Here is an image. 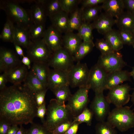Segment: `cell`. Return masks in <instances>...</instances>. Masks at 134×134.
Returning <instances> with one entry per match:
<instances>
[{
    "label": "cell",
    "mask_w": 134,
    "mask_h": 134,
    "mask_svg": "<svg viewBox=\"0 0 134 134\" xmlns=\"http://www.w3.org/2000/svg\"><path fill=\"white\" fill-rule=\"evenodd\" d=\"M37 107L34 94L23 84L0 90V120L11 125L33 123Z\"/></svg>",
    "instance_id": "6da1fadb"
},
{
    "label": "cell",
    "mask_w": 134,
    "mask_h": 134,
    "mask_svg": "<svg viewBox=\"0 0 134 134\" xmlns=\"http://www.w3.org/2000/svg\"><path fill=\"white\" fill-rule=\"evenodd\" d=\"M46 115L43 125L51 133L59 125L73 120V117L66 105L59 104L56 99H52L50 100L47 108Z\"/></svg>",
    "instance_id": "7a4b0ae2"
},
{
    "label": "cell",
    "mask_w": 134,
    "mask_h": 134,
    "mask_svg": "<svg viewBox=\"0 0 134 134\" xmlns=\"http://www.w3.org/2000/svg\"><path fill=\"white\" fill-rule=\"evenodd\" d=\"M107 121L121 132L134 127V112L128 106L116 107L110 111Z\"/></svg>",
    "instance_id": "3957f363"
},
{
    "label": "cell",
    "mask_w": 134,
    "mask_h": 134,
    "mask_svg": "<svg viewBox=\"0 0 134 134\" xmlns=\"http://www.w3.org/2000/svg\"><path fill=\"white\" fill-rule=\"evenodd\" d=\"M1 7L5 12L8 18L15 25L29 29L33 24L30 12L15 2H4Z\"/></svg>",
    "instance_id": "277c9868"
},
{
    "label": "cell",
    "mask_w": 134,
    "mask_h": 134,
    "mask_svg": "<svg viewBox=\"0 0 134 134\" xmlns=\"http://www.w3.org/2000/svg\"><path fill=\"white\" fill-rule=\"evenodd\" d=\"M90 89L88 86L79 88L68 100L66 106L73 117L80 114L87 107L89 101L88 93Z\"/></svg>",
    "instance_id": "5b68a950"
},
{
    "label": "cell",
    "mask_w": 134,
    "mask_h": 134,
    "mask_svg": "<svg viewBox=\"0 0 134 134\" xmlns=\"http://www.w3.org/2000/svg\"><path fill=\"white\" fill-rule=\"evenodd\" d=\"M89 70L86 63L77 62L68 71L69 86L79 88L87 86Z\"/></svg>",
    "instance_id": "8992f818"
},
{
    "label": "cell",
    "mask_w": 134,
    "mask_h": 134,
    "mask_svg": "<svg viewBox=\"0 0 134 134\" xmlns=\"http://www.w3.org/2000/svg\"><path fill=\"white\" fill-rule=\"evenodd\" d=\"M27 49V56L33 63H48L52 54L42 38L31 41Z\"/></svg>",
    "instance_id": "52a82bcc"
},
{
    "label": "cell",
    "mask_w": 134,
    "mask_h": 134,
    "mask_svg": "<svg viewBox=\"0 0 134 134\" xmlns=\"http://www.w3.org/2000/svg\"><path fill=\"white\" fill-rule=\"evenodd\" d=\"M74 61V56L63 47L52 53L48 64L53 69L68 72Z\"/></svg>",
    "instance_id": "ba28073f"
},
{
    "label": "cell",
    "mask_w": 134,
    "mask_h": 134,
    "mask_svg": "<svg viewBox=\"0 0 134 134\" xmlns=\"http://www.w3.org/2000/svg\"><path fill=\"white\" fill-rule=\"evenodd\" d=\"M97 63L107 73L122 70L127 65L122 54L119 51L101 54Z\"/></svg>",
    "instance_id": "9c48e42d"
},
{
    "label": "cell",
    "mask_w": 134,
    "mask_h": 134,
    "mask_svg": "<svg viewBox=\"0 0 134 134\" xmlns=\"http://www.w3.org/2000/svg\"><path fill=\"white\" fill-rule=\"evenodd\" d=\"M95 97L90 105V109L97 121H105L110 112V103L103 92L95 93Z\"/></svg>",
    "instance_id": "30bf717a"
},
{
    "label": "cell",
    "mask_w": 134,
    "mask_h": 134,
    "mask_svg": "<svg viewBox=\"0 0 134 134\" xmlns=\"http://www.w3.org/2000/svg\"><path fill=\"white\" fill-rule=\"evenodd\" d=\"M107 73L97 63L89 70L87 86L95 93L105 90Z\"/></svg>",
    "instance_id": "8fae6325"
},
{
    "label": "cell",
    "mask_w": 134,
    "mask_h": 134,
    "mask_svg": "<svg viewBox=\"0 0 134 134\" xmlns=\"http://www.w3.org/2000/svg\"><path fill=\"white\" fill-rule=\"evenodd\" d=\"M131 87L128 84H120L109 90L106 97L108 101L116 107L123 106L129 101Z\"/></svg>",
    "instance_id": "7c38bea8"
},
{
    "label": "cell",
    "mask_w": 134,
    "mask_h": 134,
    "mask_svg": "<svg viewBox=\"0 0 134 134\" xmlns=\"http://www.w3.org/2000/svg\"><path fill=\"white\" fill-rule=\"evenodd\" d=\"M21 61L12 50L6 48H0V72H6L22 64Z\"/></svg>",
    "instance_id": "4fadbf2b"
},
{
    "label": "cell",
    "mask_w": 134,
    "mask_h": 134,
    "mask_svg": "<svg viewBox=\"0 0 134 134\" xmlns=\"http://www.w3.org/2000/svg\"><path fill=\"white\" fill-rule=\"evenodd\" d=\"M61 33L52 25L46 30L42 39L52 53L63 47Z\"/></svg>",
    "instance_id": "5bb4252c"
},
{
    "label": "cell",
    "mask_w": 134,
    "mask_h": 134,
    "mask_svg": "<svg viewBox=\"0 0 134 134\" xmlns=\"http://www.w3.org/2000/svg\"><path fill=\"white\" fill-rule=\"evenodd\" d=\"M116 23V19L104 12L99 15L91 24L93 29H96L99 33L104 35L112 29Z\"/></svg>",
    "instance_id": "9a60e30c"
},
{
    "label": "cell",
    "mask_w": 134,
    "mask_h": 134,
    "mask_svg": "<svg viewBox=\"0 0 134 134\" xmlns=\"http://www.w3.org/2000/svg\"><path fill=\"white\" fill-rule=\"evenodd\" d=\"M67 72L54 69L50 70L48 80V89H50L52 91L61 86L69 85Z\"/></svg>",
    "instance_id": "2e32d148"
},
{
    "label": "cell",
    "mask_w": 134,
    "mask_h": 134,
    "mask_svg": "<svg viewBox=\"0 0 134 134\" xmlns=\"http://www.w3.org/2000/svg\"><path fill=\"white\" fill-rule=\"evenodd\" d=\"M129 72L122 70L107 73L105 89L109 90L126 81H130Z\"/></svg>",
    "instance_id": "e0dca14e"
},
{
    "label": "cell",
    "mask_w": 134,
    "mask_h": 134,
    "mask_svg": "<svg viewBox=\"0 0 134 134\" xmlns=\"http://www.w3.org/2000/svg\"><path fill=\"white\" fill-rule=\"evenodd\" d=\"M28 72L27 67L22 64L5 73L8 82L13 85H18L24 81Z\"/></svg>",
    "instance_id": "ac0fdd59"
},
{
    "label": "cell",
    "mask_w": 134,
    "mask_h": 134,
    "mask_svg": "<svg viewBox=\"0 0 134 134\" xmlns=\"http://www.w3.org/2000/svg\"><path fill=\"white\" fill-rule=\"evenodd\" d=\"M82 41L77 33L68 32L62 38L63 47L74 56Z\"/></svg>",
    "instance_id": "d6986e66"
},
{
    "label": "cell",
    "mask_w": 134,
    "mask_h": 134,
    "mask_svg": "<svg viewBox=\"0 0 134 134\" xmlns=\"http://www.w3.org/2000/svg\"><path fill=\"white\" fill-rule=\"evenodd\" d=\"M104 12L117 18L124 11L123 0H105L101 5Z\"/></svg>",
    "instance_id": "ffe728a7"
},
{
    "label": "cell",
    "mask_w": 134,
    "mask_h": 134,
    "mask_svg": "<svg viewBox=\"0 0 134 134\" xmlns=\"http://www.w3.org/2000/svg\"><path fill=\"white\" fill-rule=\"evenodd\" d=\"M29 29L14 25L13 42L26 49L31 44Z\"/></svg>",
    "instance_id": "44dd1931"
},
{
    "label": "cell",
    "mask_w": 134,
    "mask_h": 134,
    "mask_svg": "<svg viewBox=\"0 0 134 134\" xmlns=\"http://www.w3.org/2000/svg\"><path fill=\"white\" fill-rule=\"evenodd\" d=\"M49 67L48 63H34L31 70L47 87L48 79L51 70Z\"/></svg>",
    "instance_id": "7402d4cb"
},
{
    "label": "cell",
    "mask_w": 134,
    "mask_h": 134,
    "mask_svg": "<svg viewBox=\"0 0 134 134\" xmlns=\"http://www.w3.org/2000/svg\"><path fill=\"white\" fill-rule=\"evenodd\" d=\"M24 83V85L34 94L48 89V87L41 82L31 70L28 72Z\"/></svg>",
    "instance_id": "603a6c76"
},
{
    "label": "cell",
    "mask_w": 134,
    "mask_h": 134,
    "mask_svg": "<svg viewBox=\"0 0 134 134\" xmlns=\"http://www.w3.org/2000/svg\"><path fill=\"white\" fill-rule=\"evenodd\" d=\"M50 18L52 25L61 33L68 32L69 19L68 14L61 11Z\"/></svg>",
    "instance_id": "cb8c5ba5"
},
{
    "label": "cell",
    "mask_w": 134,
    "mask_h": 134,
    "mask_svg": "<svg viewBox=\"0 0 134 134\" xmlns=\"http://www.w3.org/2000/svg\"><path fill=\"white\" fill-rule=\"evenodd\" d=\"M119 30L133 32L134 31V15L129 12H124L116 19Z\"/></svg>",
    "instance_id": "d4e9b609"
},
{
    "label": "cell",
    "mask_w": 134,
    "mask_h": 134,
    "mask_svg": "<svg viewBox=\"0 0 134 134\" xmlns=\"http://www.w3.org/2000/svg\"><path fill=\"white\" fill-rule=\"evenodd\" d=\"M29 12L33 24L45 23L46 15L40 0L35 1V3L32 6Z\"/></svg>",
    "instance_id": "484cf974"
},
{
    "label": "cell",
    "mask_w": 134,
    "mask_h": 134,
    "mask_svg": "<svg viewBox=\"0 0 134 134\" xmlns=\"http://www.w3.org/2000/svg\"><path fill=\"white\" fill-rule=\"evenodd\" d=\"M104 35V39L109 43L115 51H119L123 48L124 44L118 30L112 29Z\"/></svg>",
    "instance_id": "4316f807"
},
{
    "label": "cell",
    "mask_w": 134,
    "mask_h": 134,
    "mask_svg": "<svg viewBox=\"0 0 134 134\" xmlns=\"http://www.w3.org/2000/svg\"><path fill=\"white\" fill-rule=\"evenodd\" d=\"M82 11L81 8H80L77 7L70 13L69 19L68 32H73L79 29L82 22Z\"/></svg>",
    "instance_id": "83f0119b"
},
{
    "label": "cell",
    "mask_w": 134,
    "mask_h": 134,
    "mask_svg": "<svg viewBox=\"0 0 134 134\" xmlns=\"http://www.w3.org/2000/svg\"><path fill=\"white\" fill-rule=\"evenodd\" d=\"M82 9V22L90 23V22L94 21L97 18L102 8V5H99Z\"/></svg>",
    "instance_id": "f1b7e54d"
},
{
    "label": "cell",
    "mask_w": 134,
    "mask_h": 134,
    "mask_svg": "<svg viewBox=\"0 0 134 134\" xmlns=\"http://www.w3.org/2000/svg\"><path fill=\"white\" fill-rule=\"evenodd\" d=\"M46 15L49 18L62 11L60 0H41Z\"/></svg>",
    "instance_id": "f546056e"
},
{
    "label": "cell",
    "mask_w": 134,
    "mask_h": 134,
    "mask_svg": "<svg viewBox=\"0 0 134 134\" xmlns=\"http://www.w3.org/2000/svg\"><path fill=\"white\" fill-rule=\"evenodd\" d=\"M69 86V85L63 86L52 91L57 101L61 105H66L65 102L68 100L72 95Z\"/></svg>",
    "instance_id": "4dcf8cb0"
},
{
    "label": "cell",
    "mask_w": 134,
    "mask_h": 134,
    "mask_svg": "<svg viewBox=\"0 0 134 134\" xmlns=\"http://www.w3.org/2000/svg\"><path fill=\"white\" fill-rule=\"evenodd\" d=\"M14 29V23L7 18L0 34V38L4 41L13 43Z\"/></svg>",
    "instance_id": "1f68e13d"
},
{
    "label": "cell",
    "mask_w": 134,
    "mask_h": 134,
    "mask_svg": "<svg viewBox=\"0 0 134 134\" xmlns=\"http://www.w3.org/2000/svg\"><path fill=\"white\" fill-rule=\"evenodd\" d=\"M95 46L93 41L88 42L83 41L74 56L75 61L80 62V60L91 52Z\"/></svg>",
    "instance_id": "d6a6232c"
},
{
    "label": "cell",
    "mask_w": 134,
    "mask_h": 134,
    "mask_svg": "<svg viewBox=\"0 0 134 134\" xmlns=\"http://www.w3.org/2000/svg\"><path fill=\"white\" fill-rule=\"evenodd\" d=\"M93 29L91 23L82 22L78 30L77 34L83 41H92L93 39L92 33Z\"/></svg>",
    "instance_id": "836d02e7"
},
{
    "label": "cell",
    "mask_w": 134,
    "mask_h": 134,
    "mask_svg": "<svg viewBox=\"0 0 134 134\" xmlns=\"http://www.w3.org/2000/svg\"><path fill=\"white\" fill-rule=\"evenodd\" d=\"M46 30L45 23L32 24L29 29L31 40L34 41L42 38Z\"/></svg>",
    "instance_id": "e575fe53"
},
{
    "label": "cell",
    "mask_w": 134,
    "mask_h": 134,
    "mask_svg": "<svg viewBox=\"0 0 134 134\" xmlns=\"http://www.w3.org/2000/svg\"><path fill=\"white\" fill-rule=\"evenodd\" d=\"M93 115L91 110L86 107L80 114L73 117V123L77 122L79 124L85 123L87 125L90 126L92 124Z\"/></svg>",
    "instance_id": "d590c367"
},
{
    "label": "cell",
    "mask_w": 134,
    "mask_h": 134,
    "mask_svg": "<svg viewBox=\"0 0 134 134\" xmlns=\"http://www.w3.org/2000/svg\"><path fill=\"white\" fill-rule=\"evenodd\" d=\"M95 129L96 134H117L115 128L107 121L97 123Z\"/></svg>",
    "instance_id": "8d00e7d4"
},
{
    "label": "cell",
    "mask_w": 134,
    "mask_h": 134,
    "mask_svg": "<svg viewBox=\"0 0 134 134\" xmlns=\"http://www.w3.org/2000/svg\"><path fill=\"white\" fill-rule=\"evenodd\" d=\"M94 44L96 48L101 52V54H108L115 51L109 43L105 39H97Z\"/></svg>",
    "instance_id": "74e56055"
},
{
    "label": "cell",
    "mask_w": 134,
    "mask_h": 134,
    "mask_svg": "<svg viewBox=\"0 0 134 134\" xmlns=\"http://www.w3.org/2000/svg\"><path fill=\"white\" fill-rule=\"evenodd\" d=\"M81 0H60L62 10L67 14L71 13Z\"/></svg>",
    "instance_id": "f35d334b"
},
{
    "label": "cell",
    "mask_w": 134,
    "mask_h": 134,
    "mask_svg": "<svg viewBox=\"0 0 134 134\" xmlns=\"http://www.w3.org/2000/svg\"><path fill=\"white\" fill-rule=\"evenodd\" d=\"M27 134H52L43 125L33 123L29 128L27 130Z\"/></svg>",
    "instance_id": "ab89813d"
},
{
    "label": "cell",
    "mask_w": 134,
    "mask_h": 134,
    "mask_svg": "<svg viewBox=\"0 0 134 134\" xmlns=\"http://www.w3.org/2000/svg\"><path fill=\"white\" fill-rule=\"evenodd\" d=\"M118 30L123 44L133 46L134 44V37L133 33L127 31L119 30Z\"/></svg>",
    "instance_id": "60d3db41"
},
{
    "label": "cell",
    "mask_w": 134,
    "mask_h": 134,
    "mask_svg": "<svg viewBox=\"0 0 134 134\" xmlns=\"http://www.w3.org/2000/svg\"><path fill=\"white\" fill-rule=\"evenodd\" d=\"M73 124V120L65 122L58 126L52 134H64Z\"/></svg>",
    "instance_id": "b9f144b4"
},
{
    "label": "cell",
    "mask_w": 134,
    "mask_h": 134,
    "mask_svg": "<svg viewBox=\"0 0 134 134\" xmlns=\"http://www.w3.org/2000/svg\"><path fill=\"white\" fill-rule=\"evenodd\" d=\"M105 0H81L82 6L83 9L86 8L93 6L103 3Z\"/></svg>",
    "instance_id": "7bdbcfd3"
},
{
    "label": "cell",
    "mask_w": 134,
    "mask_h": 134,
    "mask_svg": "<svg viewBox=\"0 0 134 134\" xmlns=\"http://www.w3.org/2000/svg\"><path fill=\"white\" fill-rule=\"evenodd\" d=\"M48 89L37 93L34 94L36 102L38 107L45 102V98Z\"/></svg>",
    "instance_id": "ee69618b"
},
{
    "label": "cell",
    "mask_w": 134,
    "mask_h": 134,
    "mask_svg": "<svg viewBox=\"0 0 134 134\" xmlns=\"http://www.w3.org/2000/svg\"><path fill=\"white\" fill-rule=\"evenodd\" d=\"M47 108H46L45 103L38 107L36 113V117L40 119L43 124L44 123L45 119L44 117L46 115Z\"/></svg>",
    "instance_id": "f6af8a7d"
},
{
    "label": "cell",
    "mask_w": 134,
    "mask_h": 134,
    "mask_svg": "<svg viewBox=\"0 0 134 134\" xmlns=\"http://www.w3.org/2000/svg\"><path fill=\"white\" fill-rule=\"evenodd\" d=\"M125 8L134 15V0H123Z\"/></svg>",
    "instance_id": "bcb514c9"
},
{
    "label": "cell",
    "mask_w": 134,
    "mask_h": 134,
    "mask_svg": "<svg viewBox=\"0 0 134 134\" xmlns=\"http://www.w3.org/2000/svg\"><path fill=\"white\" fill-rule=\"evenodd\" d=\"M11 126L6 122L0 120V134H6Z\"/></svg>",
    "instance_id": "7dc6e473"
},
{
    "label": "cell",
    "mask_w": 134,
    "mask_h": 134,
    "mask_svg": "<svg viewBox=\"0 0 134 134\" xmlns=\"http://www.w3.org/2000/svg\"><path fill=\"white\" fill-rule=\"evenodd\" d=\"M79 124L74 122L64 134H76Z\"/></svg>",
    "instance_id": "c3c4849f"
},
{
    "label": "cell",
    "mask_w": 134,
    "mask_h": 134,
    "mask_svg": "<svg viewBox=\"0 0 134 134\" xmlns=\"http://www.w3.org/2000/svg\"><path fill=\"white\" fill-rule=\"evenodd\" d=\"M6 73H3L0 75V90L4 88L6 86V84L7 82Z\"/></svg>",
    "instance_id": "681fc988"
},
{
    "label": "cell",
    "mask_w": 134,
    "mask_h": 134,
    "mask_svg": "<svg viewBox=\"0 0 134 134\" xmlns=\"http://www.w3.org/2000/svg\"><path fill=\"white\" fill-rule=\"evenodd\" d=\"M17 55L23 57L24 56L23 50L21 46L15 42H13Z\"/></svg>",
    "instance_id": "f907efd6"
},
{
    "label": "cell",
    "mask_w": 134,
    "mask_h": 134,
    "mask_svg": "<svg viewBox=\"0 0 134 134\" xmlns=\"http://www.w3.org/2000/svg\"><path fill=\"white\" fill-rule=\"evenodd\" d=\"M30 58L28 56H24L22 57L21 62L23 64L26 66L29 69L31 68V62Z\"/></svg>",
    "instance_id": "816d5d0a"
},
{
    "label": "cell",
    "mask_w": 134,
    "mask_h": 134,
    "mask_svg": "<svg viewBox=\"0 0 134 134\" xmlns=\"http://www.w3.org/2000/svg\"><path fill=\"white\" fill-rule=\"evenodd\" d=\"M19 127L17 125H11L9 128L6 134H16Z\"/></svg>",
    "instance_id": "f5cc1de1"
},
{
    "label": "cell",
    "mask_w": 134,
    "mask_h": 134,
    "mask_svg": "<svg viewBox=\"0 0 134 134\" xmlns=\"http://www.w3.org/2000/svg\"><path fill=\"white\" fill-rule=\"evenodd\" d=\"M27 130L25 129L22 125H20L19 129L16 134H27Z\"/></svg>",
    "instance_id": "db71d44e"
},
{
    "label": "cell",
    "mask_w": 134,
    "mask_h": 134,
    "mask_svg": "<svg viewBox=\"0 0 134 134\" xmlns=\"http://www.w3.org/2000/svg\"><path fill=\"white\" fill-rule=\"evenodd\" d=\"M129 73L130 76H132L134 79V66L133 67L132 71Z\"/></svg>",
    "instance_id": "11a10c76"
},
{
    "label": "cell",
    "mask_w": 134,
    "mask_h": 134,
    "mask_svg": "<svg viewBox=\"0 0 134 134\" xmlns=\"http://www.w3.org/2000/svg\"><path fill=\"white\" fill-rule=\"evenodd\" d=\"M131 101L134 105V91L132 95L131 96Z\"/></svg>",
    "instance_id": "9f6ffc18"
},
{
    "label": "cell",
    "mask_w": 134,
    "mask_h": 134,
    "mask_svg": "<svg viewBox=\"0 0 134 134\" xmlns=\"http://www.w3.org/2000/svg\"><path fill=\"white\" fill-rule=\"evenodd\" d=\"M133 35H134V31L133 32Z\"/></svg>",
    "instance_id": "6f0895ef"
},
{
    "label": "cell",
    "mask_w": 134,
    "mask_h": 134,
    "mask_svg": "<svg viewBox=\"0 0 134 134\" xmlns=\"http://www.w3.org/2000/svg\"><path fill=\"white\" fill-rule=\"evenodd\" d=\"M133 47L134 48V44L133 45Z\"/></svg>",
    "instance_id": "680465c9"
},
{
    "label": "cell",
    "mask_w": 134,
    "mask_h": 134,
    "mask_svg": "<svg viewBox=\"0 0 134 134\" xmlns=\"http://www.w3.org/2000/svg\"><path fill=\"white\" fill-rule=\"evenodd\" d=\"M132 134H134V132Z\"/></svg>",
    "instance_id": "91938a15"
}]
</instances>
